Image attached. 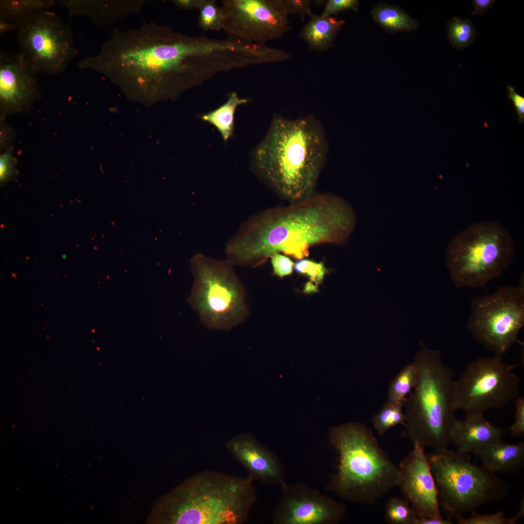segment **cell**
Segmentation results:
<instances>
[{"label": "cell", "mask_w": 524, "mask_h": 524, "mask_svg": "<svg viewBox=\"0 0 524 524\" xmlns=\"http://www.w3.org/2000/svg\"><path fill=\"white\" fill-rule=\"evenodd\" d=\"M242 64L235 38L189 36L169 26L144 21L134 29H114L99 52L78 66L103 75L131 98L151 102L174 99Z\"/></svg>", "instance_id": "1"}, {"label": "cell", "mask_w": 524, "mask_h": 524, "mask_svg": "<svg viewBox=\"0 0 524 524\" xmlns=\"http://www.w3.org/2000/svg\"><path fill=\"white\" fill-rule=\"evenodd\" d=\"M356 223L354 210L347 201L332 194H314L250 217L226 243V260L250 267L263 264L276 253L301 260L309 255L311 246L344 242Z\"/></svg>", "instance_id": "2"}, {"label": "cell", "mask_w": 524, "mask_h": 524, "mask_svg": "<svg viewBox=\"0 0 524 524\" xmlns=\"http://www.w3.org/2000/svg\"><path fill=\"white\" fill-rule=\"evenodd\" d=\"M326 152L323 128L313 115L295 120L275 115L252 152L251 166L272 190L293 203L314 194Z\"/></svg>", "instance_id": "3"}, {"label": "cell", "mask_w": 524, "mask_h": 524, "mask_svg": "<svg viewBox=\"0 0 524 524\" xmlns=\"http://www.w3.org/2000/svg\"><path fill=\"white\" fill-rule=\"evenodd\" d=\"M249 476L214 470L189 477L154 503L149 524H242L257 500Z\"/></svg>", "instance_id": "4"}, {"label": "cell", "mask_w": 524, "mask_h": 524, "mask_svg": "<svg viewBox=\"0 0 524 524\" xmlns=\"http://www.w3.org/2000/svg\"><path fill=\"white\" fill-rule=\"evenodd\" d=\"M328 439L338 453V465L326 490L346 501L373 505L397 487L399 467L366 425L350 422L331 427Z\"/></svg>", "instance_id": "5"}, {"label": "cell", "mask_w": 524, "mask_h": 524, "mask_svg": "<svg viewBox=\"0 0 524 524\" xmlns=\"http://www.w3.org/2000/svg\"><path fill=\"white\" fill-rule=\"evenodd\" d=\"M413 360L415 385L405 404L406 434L412 443L433 450L448 449L457 420L454 406V375L440 352L419 342Z\"/></svg>", "instance_id": "6"}, {"label": "cell", "mask_w": 524, "mask_h": 524, "mask_svg": "<svg viewBox=\"0 0 524 524\" xmlns=\"http://www.w3.org/2000/svg\"><path fill=\"white\" fill-rule=\"evenodd\" d=\"M426 458L438 493L440 509L447 519L456 520L489 503L508 495V484L469 454L448 449L433 450Z\"/></svg>", "instance_id": "7"}, {"label": "cell", "mask_w": 524, "mask_h": 524, "mask_svg": "<svg viewBox=\"0 0 524 524\" xmlns=\"http://www.w3.org/2000/svg\"><path fill=\"white\" fill-rule=\"evenodd\" d=\"M515 254L509 231L498 222L473 223L457 234L446 250V265L458 288H485L500 277Z\"/></svg>", "instance_id": "8"}, {"label": "cell", "mask_w": 524, "mask_h": 524, "mask_svg": "<svg viewBox=\"0 0 524 524\" xmlns=\"http://www.w3.org/2000/svg\"><path fill=\"white\" fill-rule=\"evenodd\" d=\"M194 277L190 302L210 328L228 330L248 314L245 288L227 260L199 253L192 261Z\"/></svg>", "instance_id": "9"}, {"label": "cell", "mask_w": 524, "mask_h": 524, "mask_svg": "<svg viewBox=\"0 0 524 524\" xmlns=\"http://www.w3.org/2000/svg\"><path fill=\"white\" fill-rule=\"evenodd\" d=\"M524 325V278L473 299L467 327L475 341L502 357L516 344Z\"/></svg>", "instance_id": "10"}, {"label": "cell", "mask_w": 524, "mask_h": 524, "mask_svg": "<svg viewBox=\"0 0 524 524\" xmlns=\"http://www.w3.org/2000/svg\"><path fill=\"white\" fill-rule=\"evenodd\" d=\"M522 363H507L497 356L473 360L454 379L455 409L467 415L506 407L519 395L520 378L514 369Z\"/></svg>", "instance_id": "11"}, {"label": "cell", "mask_w": 524, "mask_h": 524, "mask_svg": "<svg viewBox=\"0 0 524 524\" xmlns=\"http://www.w3.org/2000/svg\"><path fill=\"white\" fill-rule=\"evenodd\" d=\"M15 30L18 53L36 73L60 74L76 56L70 27L49 10L30 14L18 23Z\"/></svg>", "instance_id": "12"}, {"label": "cell", "mask_w": 524, "mask_h": 524, "mask_svg": "<svg viewBox=\"0 0 524 524\" xmlns=\"http://www.w3.org/2000/svg\"><path fill=\"white\" fill-rule=\"evenodd\" d=\"M220 7L223 30L240 40L265 44L290 28L278 0H223Z\"/></svg>", "instance_id": "13"}, {"label": "cell", "mask_w": 524, "mask_h": 524, "mask_svg": "<svg viewBox=\"0 0 524 524\" xmlns=\"http://www.w3.org/2000/svg\"><path fill=\"white\" fill-rule=\"evenodd\" d=\"M282 496L271 514L274 524H336L346 506L303 483L280 485Z\"/></svg>", "instance_id": "14"}, {"label": "cell", "mask_w": 524, "mask_h": 524, "mask_svg": "<svg viewBox=\"0 0 524 524\" xmlns=\"http://www.w3.org/2000/svg\"><path fill=\"white\" fill-rule=\"evenodd\" d=\"M401 461L397 487L418 518H442L425 448L418 443Z\"/></svg>", "instance_id": "15"}, {"label": "cell", "mask_w": 524, "mask_h": 524, "mask_svg": "<svg viewBox=\"0 0 524 524\" xmlns=\"http://www.w3.org/2000/svg\"><path fill=\"white\" fill-rule=\"evenodd\" d=\"M36 73L19 53L0 52V106L5 114L29 110L40 97Z\"/></svg>", "instance_id": "16"}, {"label": "cell", "mask_w": 524, "mask_h": 524, "mask_svg": "<svg viewBox=\"0 0 524 524\" xmlns=\"http://www.w3.org/2000/svg\"><path fill=\"white\" fill-rule=\"evenodd\" d=\"M225 448L253 480L273 485H280L285 481V468L278 456L252 434L243 433L232 437L226 442Z\"/></svg>", "instance_id": "17"}, {"label": "cell", "mask_w": 524, "mask_h": 524, "mask_svg": "<svg viewBox=\"0 0 524 524\" xmlns=\"http://www.w3.org/2000/svg\"><path fill=\"white\" fill-rule=\"evenodd\" d=\"M508 429L495 426L482 413L466 415L461 420L457 419L450 434L451 444L457 451L477 455L485 447L502 440Z\"/></svg>", "instance_id": "18"}, {"label": "cell", "mask_w": 524, "mask_h": 524, "mask_svg": "<svg viewBox=\"0 0 524 524\" xmlns=\"http://www.w3.org/2000/svg\"><path fill=\"white\" fill-rule=\"evenodd\" d=\"M70 18L88 16L98 28H101L139 14L147 1L143 0H60Z\"/></svg>", "instance_id": "19"}, {"label": "cell", "mask_w": 524, "mask_h": 524, "mask_svg": "<svg viewBox=\"0 0 524 524\" xmlns=\"http://www.w3.org/2000/svg\"><path fill=\"white\" fill-rule=\"evenodd\" d=\"M477 455L482 465L492 472L517 473L524 466V443H510L500 440L488 445Z\"/></svg>", "instance_id": "20"}, {"label": "cell", "mask_w": 524, "mask_h": 524, "mask_svg": "<svg viewBox=\"0 0 524 524\" xmlns=\"http://www.w3.org/2000/svg\"><path fill=\"white\" fill-rule=\"evenodd\" d=\"M344 21L333 16L312 14L302 28L300 37L313 50L324 51L333 45Z\"/></svg>", "instance_id": "21"}, {"label": "cell", "mask_w": 524, "mask_h": 524, "mask_svg": "<svg viewBox=\"0 0 524 524\" xmlns=\"http://www.w3.org/2000/svg\"><path fill=\"white\" fill-rule=\"evenodd\" d=\"M55 5H58V0H0V33L15 29L18 23L30 14L40 10H48Z\"/></svg>", "instance_id": "22"}, {"label": "cell", "mask_w": 524, "mask_h": 524, "mask_svg": "<svg viewBox=\"0 0 524 524\" xmlns=\"http://www.w3.org/2000/svg\"><path fill=\"white\" fill-rule=\"evenodd\" d=\"M374 21L390 33L412 32L419 27V22L400 7L379 3L371 11Z\"/></svg>", "instance_id": "23"}, {"label": "cell", "mask_w": 524, "mask_h": 524, "mask_svg": "<svg viewBox=\"0 0 524 524\" xmlns=\"http://www.w3.org/2000/svg\"><path fill=\"white\" fill-rule=\"evenodd\" d=\"M248 101L246 98H240L235 92H232L225 103L216 109L201 115L200 118L215 127L223 140L227 142L233 135L234 114L237 107Z\"/></svg>", "instance_id": "24"}, {"label": "cell", "mask_w": 524, "mask_h": 524, "mask_svg": "<svg viewBox=\"0 0 524 524\" xmlns=\"http://www.w3.org/2000/svg\"><path fill=\"white\" fill-rule=\"evenodd\" d=\"M417 370L412 361L404 367L390 382L387 401L404 406L416 381Z\"/></svg>", "instance_id": "25"}, {"label": "cell", "mask_w": 524, "mask_h": 524, "mask_svg": "<svg viewBox=\"0 0 524 524\" xmlns=\"http://www.w3.org/2000/svg\"><path fill=\"white\" fill-rule=\"evenodd\" d=\"M403 407L388 401L382 406L372 420L373 427L378 435H383L390 429L398 425L405 426L406 416L403 410Z\"/></svg>", "instance_id": "26"}, {"label": "cell", "mask_w": 524, "mask_h": 524, "mask_svg": "<svg viewBox=\"0 0 524 524\" xmlns=\"http://www.w3.org/2000/svg\"><path fill=\"white\" fill-rule=\"evenodd\" d=\"M447 25L449 41L457 49H461L470 45L476 36V28L470 19L454 16Z\"/></svg>", "instance_id": "27"}, {"label": "cell", "mask_w": 524, "mask_h": 524, "mask_svg": "<svg viewBox=\"0 0 524 524\" xmlns=\"http://www.w3.org/2000/svg\"><path fill=\"white\" fill-rule=\"evenodd\" d=\"M385 520L390 524H416L418 517L403 497L393 496L385 507Z\"/></svg>", "instance_id": "28"}, {"label": "cell", "mask_w": 524, "mask_h": 524, "mask_svg": "<svg viewBox=\"0 0 524 524\" xmlns=\"http://www.w3.org/2000/svg\"><path fill=\"white\" fill-rule=\"evenodd\" d=\"M294 267L296 272L307 276L310 279L304 289L306 293L317 291L318 285L327 273L324 263L308 259L299 260Z\"/></svg>", "instance_id": "29"}, {"label": "cell", "mask_w": 524, "mask_h": 524, "mask_svg": "<svg viewBox=\"0 0 524 524\" xmlns=\"http://www.w3.org/2000/svg\"><path fill=\"white\" fill-rule=\"evenodd\" d=\"M198 25L204 31L223 30V15L221 7L214 0H203L198 9Z\"/></svg>", "instance_id": "30"}, {"label": "cell", "mask_w": 524, "mask_h": 524, "mask_svg": "<svg viewBox=\"0 0 524 524\" xmlns=\"http://www.w3.org/2000/svg\"><path fill=\"white\" fill-rule=\"evenodd\" d=\"M467 518L462 516L456 520L458 524H515L524 515V505H522L518 513L514 517L508 518L503 511L493 514H482L476 511L471 513Z\"/></svg>", "instance_id": "31"}, {"label": "cell", "mask_w": 524, "mask_h": 524, "mask_svg": "<svg viewBox=\"0 0 524 524\" xmlns=\"http://www.w3.org/2000/svg\"><path fill=\"white\" fill-rule=\"evenodd\" d=\"M285 13L288 16L290 14H296L299 15L304 20L305 15L311 16L313 13L311 11L312 1L310 0H278Z\"/></svg>", "instance_id": "32"}, {"label": "cell", "mask_w": 524, "mask_h": 524, "mask_svg": "<svg viewBox=\"0 0 524 524\" xmlns=\"http://www.w3.org/2000/svg\"><path fill=\"white\" fill-rule=\"evenodd\" d=\"M359 6V2L357 0H329L326 2L321 16H331L333 15L347 10L357 11Z\"/></svg>", "instance_id": "33"}, {"label": "cell", "mask_w": 524, "mask_h": 524, "mask_svg": "<svg viewBox=\"0 0 524 524\" xmlns=\"http://www.w3.org/2000/svg\"><path fill=\"white\" fill-rule=\"evenodd\" d=\"M515 401V411L514 421L509 430L514 437L524 436V397L518 395Z\"/></svg>", "instance_id": "34"}, {"label": "cell", "mask_w": 524, "mask_h": 524, "mask_svg": "<svg viewBox=\"0 0 524 524\" xmlns=\"http://www.w3.org/2000/svg\"><path fill=\"white\" fill-rule=\"evenodd\" d=\"M270 259L273 272L276 275L283 277L292 273L294 264L288 257L276 253L273 254Z\"/></svg>", "instance_id": "35"}, {"label": "cell", "mask_w": 524, "mask_h": 524, "mask_svg": "<svg viewBox=\"0 0 524 524\" xmlns=\"http://www.w3.org/2000/svg\"><path fill=\"white\" fill-rule=\"evenodd\" d=\"M14 160L9 151L1 154L0 157V181H7L13 175L14 170Z\"/></svg>", "instance_id": "36"}, {"label": "cell", "mask_w": 524, "mask_h": 524, "mask_svg": "<svg viewBox=\"0 0 524 524\" xmlns=\"http://www.w3.org/2000/svg\"><path fill=\"white\" fill-rule=\"evenodd\" d=\"M508 98L513 102L519 116V121L523 123L524 120V98L515 91V88L511 85H508Z\"/></svg>", "instance_id": "37"}, {"label": "cell", "mask_w": 524, "mask_h": 524, "mask_svg": "<svg viewBox=\"0 0 524 524\" xmlns=\"http://www.w3.org/2000/svg\"><path fill=\"white\" fill-rule=\"evenodd\" d=\"M472 1L474 6V10L471 14V16H473L476 14L482 16L494 4L496 0H473Z\"/></svg>", "instance_id": "38"}, {"label": "cell", "mask_w": 524, "mask_h": 524, "mask_svg": "<svg viewBox=\"0 0 524 524\" xmlns=\"http://www.w3.org/2000/svg\"><path fill=\"white\" fill-rule=\"evenodd\" d=\"M203 0H173L169 1L177 7L183 10L199 9Z\"/></svg>", "instance_id": "39"}, {"label": "cell", "mask_w": 524, "mask_h": 524, "mask_svg": "<svg viewBox=\"0 0 524 524\" xmlns=\"http://www.w3.org/2000/svg\"><path fill=\"white\" fill-rule=\"evenodd\" d=\"M453 521L448 519L436 518H418L416 524H452Z\"/></svg>", "instance_id": "40"}]
</instances>
